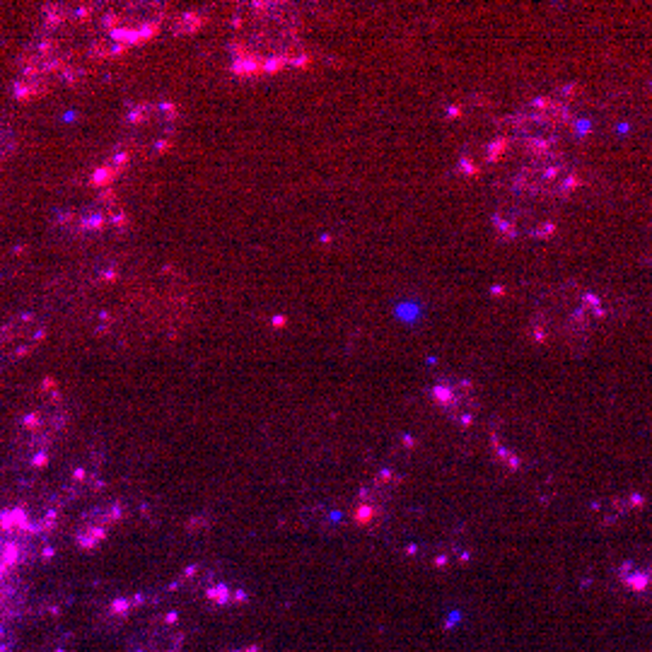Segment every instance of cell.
Listing matches in <instances>:
<instances>
[{
    "label": "cell",
    "instance_id": "6da1fadb",
    "mask_svg": "<svg viewBox=\"0 0 652 652\" xmlns=\"http://www.w3.org/2000/svg\"><path fill=\"white\" fill-rule=\"evenodd\" d=\"M568 184H570L568 167L560 160H556V157H551L548 152H536L527 164H522L520 174H517V186L524 193H532V196L560 193Z\"/></svg>",
    "mask_w": 652,
    "mask_h": 652
},
{
    "label": "cell",
    "instance_id": "7a4b0ae2",
    "mask_svg": "<svg viewBox=\"0 0 652 652\" xmlns=\"http://www.w3.org/2000/svg\"><path fill=\"white\" fill-rule=\"evenodd\" d=\"M162 10L157 5H126L124 10H117L107 17V32L112 39L124 41V44H138L145 41L160 24Z\"/></svg>",
    "mask_w": 652,
    "mask_h": 652
},
{
    "label": "cell",
    "instance_id": "3957f363",
    "mask_svg": "<svg viewBox=\"0 0 652 652\" xmlns=\"http://www.w3.org/2000/svg\"><path fill=\"white\" fill-rule=\"evenodd\" d=\"M560 124H563V114L556 107L534 105L520 117L515 133L520 136V140H524V145L534 148L536 152H546L548 145L556 140Z\"/></svg>",
    "mask_w": 652,
    "mask_h": 652
},
{
    "label": "cell",
    "instance_id": "277c9868",
    "mask_svg": "<svg viewBox=\"0 0 652 652\" xmlns=\"http://www.w3.org/2000/svg\"><path fill=\"white\" fill-rule=\"evenodd\" d=\"M131 126L138 138V148H145L148 152L162 148L174 129V107L169 105L138 107L131 114Z\"/></svg>",
    "mask_w": 652,
    "mask_h": 652
},
{
    "label": "cell",
    "instance_id": "5b68a950",
    "mask_svg": "<svg viewBox=\"0 0 652 652\" xmlns=\"http://www.w3.org/2000/svg\"><path fill=\"white\" fill-rule=\"evenodd\" d=\"M498 225H501L503 233L510 237H539L546 233L544 213L534 210L532 205H524V203L505 205L503 213L498 215Z\"/></svg>",
    "mask_w": 652,
    "mask_h": 652
},
{
    "label": "cell",
    "instance_id": "8992f818",
    "mask_svg": "<svg viewBox=\"0 0 652 652\" xmlns=\"http://www.w3.org/2000/svg\"><path fill=\"white\" fill-rule=\"evenodd\" d=\"M435 399L444 406L449 416L459 420H471L474 416V394L469 382L461 380H447L435 389Z\"/></svg>",
    "mask_w": 652,
    "mask_h": 652
},
{
    "label": "cell",
    "instance_id": "52a82bcc",
    "mask_svg": "<svg viewBox=\"0 0 652 652\" xmlns=\"http://www.w3.org/2000/svg\"><path fill=\"white\" fill-rule=\"evenodd\" d=\"M117 520V510L114 508H102V510H95L92 515L87 517L82 524H80V544L82 546H90L95 544V541H100L102 536L109 527H112V522Z\"/></svg>",
    "mask_w": 652,
    "mask_h": 652
},
{
    "label": "cell",
    "instance_id": "ba28073f",
    "mask_svg": "<svg viewBox=\"0 0 652 652\" xmlns=\"http://www.w3.org/2000/svg\"><path fill=\"white\" fill-rule=\"evenodd\" d=\"M621 580H624V584L631 592H641V594L652 592V568H648V565L629 563L621 570Z\"/></svg>",
    "mask_w": 652,
    "mask_h": 652
}]
</instances>
